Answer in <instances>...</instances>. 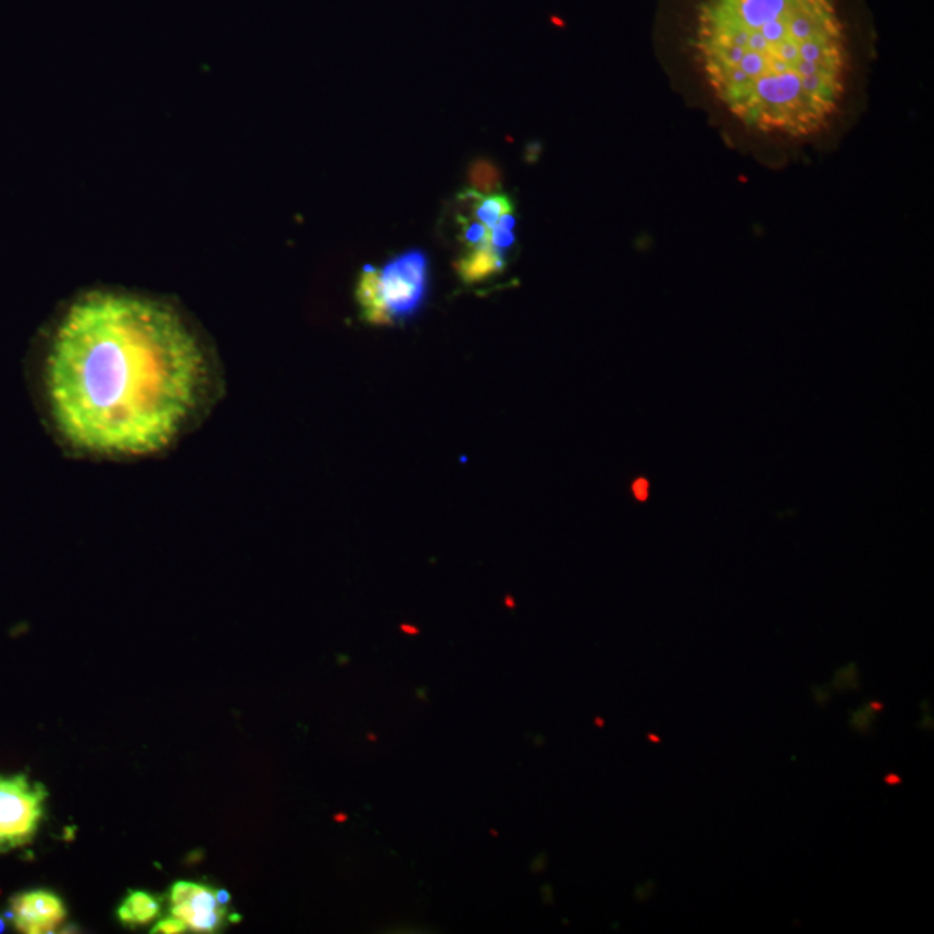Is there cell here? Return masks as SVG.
<instances>
[{
    "mask_svg": "<svg viewBox=\"0 0 934 934\" xmlns=\"http://www.w3.org/2000/svg\"><path fill=\"white\" fill-rule=\"evenodd\" d=\"M40 381L61 444L119 461L166 452L201 426L221 397L222 371L170 304L92 291L52 329Z\"/></svg>",
    "mask_w": 934,
    "mask_h": 934,
    "instance_id": "cell-1",
    "label": "cell"
},
{
    "mask_svg": "<svg viewBox=\"0 0 934 934\" xmlns=\"http://www.w3.org/2000/svg\"><path fill=\"white\" fill-rule=\"evenodd\" d=\"M693 51L723 110L749 130L787 139L825 130L850 82L834 0H701Z\"/></svg>",
    "mask_w": 934,
    "mask_h": 934,
    "instance_id": "cell-2",
    "label": "cell"
},
{
    "mask_svg": "<svg viewBox=\"0 0 934 934\" xmlns=\"http://www.w3.org/2000/svg\"><path fill=\"white\" fill-rule=\"evenodd\" d=\"M49 790L30 775L0 774V855L32 845L46 819Z\"/></svg>",
    "mask_w": 934,
    "mask_h": 934,
    "instance_id": "cell-3",
    "label": "cell"
},
{
    "mask_svg": "<svg viewBox=\"0 0 934 934\" xmlns=\"http://www.w3.org/2000/svg\"><path fill=\"white\" fill-rule=\"evenodd\" d=\"M379 286L391 315L414 312L423 301L426 289L424 253L412 250L391 260L379 272Z\"/></svg>",
    "mask_w": 934,
    "mask_h": 934,
    "instance_id": "cell-4",
    "label": "cell"
},
{
    "mask_svg": "<svg viewBox=\"0 0 934 934\" xmlns=\"http://www.w3.org/2000/svg\"><path fill=\"white\" fill-rule=\"evenodd\" d=\"M170 913L195 933H219L227 921V909L219 904L216 889L207 884L178 881L169 893Z\"/></svg>",
    "mask_w": 934,
    "mask_h": 934,
    "instance_id": "cell-5",
    "label": "cell"
},
{
    "mask_svg": "<svg viewBox=\"0 0 934 934\" xmlns=\"http://www.w3.org/2000/svg\"><path fill=\"white\" fill-rule=\"evenodd\" d=\"M69 918L63 898L51 889H28L9 900L8 919L16 931L25 934L55 933Z\"/></svg>",
    "mask_w": 934,
    "mask_h": 934,
    "instance_id": "cell-6",
    "label": "cell"
},
{
    "mask_svg": "<svg viewBox=\"0 0 934 934\" xmlns=\"http://www.w3.org/2000/svg\"><path fill=\"white\" fill-rule=\"evenodd\" d=\"M456 272L462 283L468 286L485 283L495 275H499L506 266L502 251L491 245H478L470 248V251L456 262Z\"/></svg>",
    "mask_w": 934,
    "mask_h": 934,
    "instance_id": "cell-7",
    "label": "cell"
},
{
    "mask_svg": "<svg viewBox=\"0 0 934 934\" xmlns=\"http://www.w3.org/2000/svg\"><path fill=\"white\" fill-rule=\"evenodd\" d=\"M357 303L362 310V317L373 326H389L394 315L389 312L379 286V271L365 269L359 275L356 289Z\"/></svg>",
    "mask_w": 934,
    "mask_h": 934,
    "instance_id": "cell-8",
    "label": "cell"
},
{
    "mask_svg": "<svg viewBox=\"0 0 934 934\" xmlns=\"http://www.w3.org/2000/svg\"><path fill=\"white\" fill-rule=\"evenodd\" d=\"M161 916V898L140 889H130L116 910V918L123 927L148 926Z\"/></svg>",
    "mask_w": 934,
    "mask_h": 934,
    "instance_id": "cell-9",
    "label": "cell"
},
{
    "mask_svg": "<svg viewBox=\"0 0 934 934\" xmlns=\"http://www.w3.org/2000/svg\"><path fill=\"white\" fill-rule=\"evenodd\" d=\"M502 180L499 166L486 158L474 160L468 169V184H470V190L476 195H495L502 187Z\"/></svg>",
    "mask_w": 934,
    "mask_h": 934,
    "instance_id": "cell-10",
    "label": "cell"
},
{
    "mask_svg": "<svg viewBox=\"0 0 934 934\" xmlns=\"http://www.w3.org/2000/svg\"><path fill=\"white\" fill-rule=\"evenodd\" d=\"M474 216L488 228H494L503 216L514 213V204L506 195L482 196L474 192Z\"/></svg>",
    "mask_w": 934,
    "mask_h": 934,
    "instance_id": "cell-11",
    "label": "cell"
},
{
    "mask_svg": "<svg viewBox=\"0 0 934 934\" xmlns=\"http://www.w3.org/2000/svg\"><path fill=\"white\" fill-rule=\"evenodd\" d=\"M187 927L183 921H178L174 916H170V918L161 919L160 922H157V926L152 927L151 933L157 934H180L186 933Z\"/></svg>",
    "mask_w": 934,
    "mask_h": 934,
    "instance_id": "cell-12",
    "label": "cell"
},
{
    "mask_svg": "<svg viewBox=\"0 0 934 934\" xmlns=\"http://www.w3.org/2000/svg\"><path fill=\"white\" fill-rule=\"evenodd\" d=\"M834 689L845 690L848 687H857V673H855V664L848 669H842L836 673L833 681Z\"/></svg>",
    "mask_w": 934,
    "mask_h": 934,
    "instance_id": "cell-13",
    "label": "cell"
},
{
    "mask_svg": "<svg viewBox=\"0 0 934 934\" xmlns=\"http://www.w3.org/2000/svg\"><path fill=\"white\" fill-rule=\"evenodd\" d=\"M872 723H874V713L867 710V708L851 713L850 725L855 731L860 732V734L869 731L872 727Z\"/></svg>",
    "mask_w": 934,
    "mask_h": 934,
    "instance_id": "cell-14",
    "label": "cell"
},
{
    "mask_svg": "<svg viewBox=\"0 0 934 934\" xmlns=\"http://www.w3.org/2000/svg\"><path fill=\"white\" fill-rule=\"evenodd\" d=\"M632 491H634L635 499L646 500L647 495H649V482L647 480H635L634 485H632Z\"/></svg>",
    "mask_w": 934,
    "mask_h": 934,
    "instance_id": "cell-15",
    "label": "cell"
},
{
    "mask_svg": "<svg viewBox=\"0 0 934 934\" xmlns=\"http://www.w3.org/2000/svg\"><path fill=\"white\" fill-rule=\"evenodd\" d=\"M400 632H403L406 635H411V637H418V635L421 634L418 626L412 625V623H402V625H400Z\"/></svg>",
    "mask_w": 934,
    "mask_h": 934,
    "instance_id": "cell-16",
    "label": "cell"
},
{
    "mask_svg": "<svg viewBox=\"0 0 934 934\" xmlns=\"http://www.w3.org/2000/svg\"><path fill=\"white\" fill-rule=\"evenodd\" d=\"M216 898H219V904L227 907L231 904V893L227 889H216Z\"/></svg>",
    "mask_w": 934,
    "mask_h": 934,
    "instance_id": "cell-17",
    "label": "cell"
},
{
    "mask_svg": "<svg viewBox=\"0 0 934 934\" xmlns=\"http://www.w3.org/2000/svg\"><path fill=\"white\" fill-rule=\"evenodd\" d=\"M884 783L888 784V786H898V784H901V777L897 774H888L884 777Z\"/></svg>",
    "mask_w": 934,
    "mask_h": 934,
    "instance_id": "cell-18",
    "label": "cell"
},
{
    "mask_svg": "<svg viewBox=\"0 0 934 934\" xmlns=\"http://www.w3.org/2000/svg\"><path fill=\"white\" fill-rule=\"evenodd\" d=\"M865 708L867 710L872 711V713H874V711H880V713L881 711H884V705L880 701H871Z\"/></svg>",
    "mask_w": 934,
    "mask_h": 934,
    "instance_id": "cell-19",
    "label": "cell"
},
{
    "mask_svg": "<svg viewBox=\"0 0 934 934\" xmlns=\"http://www.w3.org/2000/svg\"><path fill=\"white\" fill-rule=\"evenodd\" d=\"M506 606H508L509 609L516 608V605H514V599H512V596H506Z\"/></svg>",
    "mask_w": 934,
    "mask_h": 934,
    "instance_id": "cell-20",
    "label": "cell"
},
{
    "mask_svg": "<svg viewBox=\"0 0 934 934\" xmlns=\"http://www.w3.org/2000/svg\"><path fill=\"white\" fill-rule=\"evenodd\" d=\"M5 921H8V919L2 918V916H0V933H4L5 927H8V922Z\"/></svg>",
    "mask_w": 934,
    "mask_h": 934,
    "instance_id": "cell-21",
    "label": "cell"
},
{
    "mask_svg": "<svg viewBox=\"0 0 934 934\" xmlns=\"http://www.w3.org/2000/svg\"><path fill=\"white\" fill-rule=\"evenodd\" d=\"M335 821L336 822H347L348 821L347 813H338V815L335 817Z\"/></svg>",
    "mask_w": 934,
    "mask_h": 934,
    "instance_id": "cell-22",
    "label": "cell"
},
{
    "mask_svg": "<svg viewBox=\"0 0 934 934\" xmlns=\"http://www.w3.org/2000/svg\"><path fill=\"white\" fill-rule=\"evenodd\" d=\"M647 739L652 740V743H656V745H660L661 743L660 737L655 736V734H647Z\"/></svg>",
    "mask_w": 934,
    "mask_h": 934,
    "instance_id": "cell-23",
    "label": "cell"
},
{
    "mask_svg": "<svg viewBox=\"0 0 934 934\" xmlns=\"http://www.w3.org/2000/svg\"><path fill=\"white\" fill-rule=\"evenodd\" d=\"M594 722H596L597 727H605V725H606L605 720L600 719V717H597V719L594 720Z\"/></svg>",
    "mask_w": 934,
    "mask_h": 934,
    "instance_id": "cell-24",
    "label": "cell"
},
{
    "mask_svg": "<svg viewBox=\"0 0 934 934\" xmlns=\"http://www.w3.org/2000/svg\"><path fill=\"white\" fill-rule=\"evenodd\" d=\"M368 740H371V743H376V740H377L376 734H373V732H369Z\"/></svg>",
    "mask_w": 934,
    "mask_h": 934,
    "instance_id": "cell-25",
    "label": "cell"
}]
</instances>
